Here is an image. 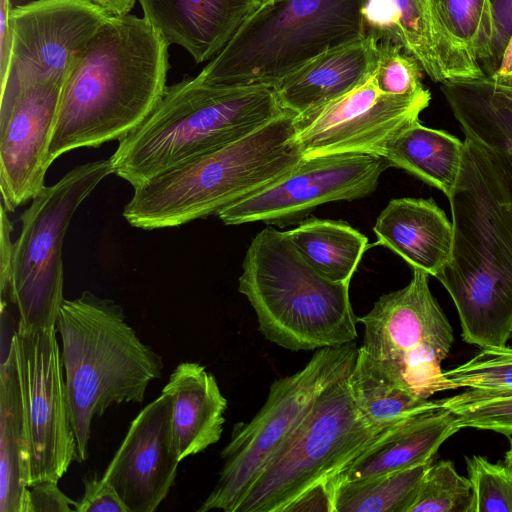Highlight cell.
I'll return each mask as SVG.
<instances>
[{"label":"cell","mask_w":512,"mask_h":512,"mask_svg":"<svg viewBox=\"0 0 512 512\" xmlns=\"http://www.w3.org/2000/svg\"><path fill=\"white\" fill-rule=\"evenodd\" d=\"M168 47L145 17H108L64 81L49 162L135 129L167 88Z\"/></svg>","instance_id":"6da1fadb"},{"label":"cell","mask_w":512,"mask_h":512,"mask_svg":"<svg viewBox=\"0 0 512 512\" xmlns=\"http://www.w3.org/2000/svg\"><path fill=\"white\" fill-rule=\"evenodd\" d=\"M448 199L452 248L436 278L455 304L466 343L506 346L512 336V194L489 154L468 138Z\"/></svg>","instance_id":"7a4b0ae2"},{"label":"cell","mask_w":512,"mask_h":512,"mask_svg":"<svg viewBox=\"0 0 512 512\" xmlns=\"http://www.w3.org/2000/svg\"><path fill=\"white\" fill-rule=\"evenodd\" d=\"M287 112L264 85L167 86L148 116L119 140L112 173L133 188L185 161L237 141Z\"/></svg>","instance_id":"3957f363"},{"label":"cell","mask_w":512,"mask_h":512,"mask_svg":"<svg viewBox=\"0 0 512 512\" xmlns=\"http://www.w3.org/2000/svg\"><path fill=\"white\" fill-rule=\"evenodd\" d=\"M294 117L287 111L237 141L134 187L123 217L144 230L178 227L218 215L269 186L304 157L295 137Z\"/></svg>","instance_id":"277c9868"},{"label":"cell","mask_w":512,"mask_h":512,"mask_svg":"<svg viewBox=\"0 0 512 512\" xmlns=\"http://www.w3.org/2000/svg\"><path fill=\"white\" fill-rule=\"evenodd\" d=\"M56 328L78 462H83L93 419L116 404L142 403L164 365L125 321L122 307L90 291L63 301Z\"/></svg>","instance_id":"5b68a950"},{"label":"cell","mask_w":512,"mask_h":512,"mask_svg":"<svg viewBox=\"0 0 512 512\" xmlns=\"http://www.w3.org/2000/svg\"><path fill=\"white\" fill-rule=\"evenodd\" d=\"M238 291L253 307L262 335L285 349L317 350L358 337L349 284L315 270L286 231L265 228L256 234L244 257Z\"/></svg>","instance_id":"8992f818"},{"label":"cell","mask_w":512,"mask_h":512,"mask_svg":"<svg viewBox=\"0 0 512 512\" xmlns=\"http://www.w3.org/2000/svg\"><path fill=\"white\" fill-rule=\"evenodd\" d=\"M367 2H264L196 78L210 85L274 88L324 52L366 36Z\"/></svg>","instance_id":"52a82bcc"},{"label":"cell","mask_w":512,"mask_h":512,"mask_svg":"<svg viewBox=\"0 0 512 512\" xmlns=\"http://www.w3.org/2000/svg\"><path fill=\"white\" fill-rule=\"evenodd\" d=\"M110 174L109 159L77 165L46 186L21 214L9 295L19 315L17 332L56 328L65 300L62 248L66 232L82 202Z\"/></svg>","instance_id":"ba28073f"},{"label":"cell","mask_w":512,"mask_h":512,"mask_svg":"<svg viewBox=\"0 0 512 512\" xmlns=\"http://www.w3.org/2000/svg\"><path fill=\"white\" fill-rule=\"evenodd\" d=\"M358 349L355 341L317 349L301 370L272 383L258 413L249 422L234 426L220 454L224 462L219 479L198 512H236L252 483L317 398L350 374Z\"/></svg>","instance_id":"9c48e42d"},{"label":"cell","mask_w":512,"mask_h":512,"mask_svg":"<svg viewBox=\"0 0 512 512\" xmlns=\"http://www.w3.org/2000/svg\"><path fill=\"white\" fill-rule=\"evenodd\" d=\"M348 376L317 398L252 483L236 512H283L303 492L333 477L380 433L359 415Z\"/></svg>","instance_id":"30bf717a"},{"label":"cell","mask_w":512,"mask_h":512,"mask_svg":"<svg viewBox=\"0 0 512 512\" xmlns=\"http://www.w3.org/2000/svg\"><path fill=\"white\" fill-rule=\"evenodd\" d=\"M429 275L413 270L403 288L384 294L357 322L364 326L360 346L400 387L429 398L453 390L442 362L454 341L453 328L429 288Z\"/></svg>","instance_id":"8fae6325"},{"label":"cell","mask_w":512,"mask_h":512,"mask_svg":"<svg viewBox=\"0 0 512 512\" xmlns=\"http://www.w3.org/2000/svg\"><path fill=\"white\" fill-rule=\"evenodd\" d=\"M107 18L86 0H35L12 8L9 62L0 81V110L31 86L64 84L89 40Z\"/></svg>","instance_id":"7c38bea8"},{"label":"cell","mask_w":512,"mask_h":512,"mask_svg":"<svg viewBox=\"0 0 512 512\" xmlns=\"http://www.w3.org/2000/svg\"><path fill=\"white\" fill-rule=\"evenodd\" d=\"M17 359L28 443V487L58 482L78 446L70 420L56 328L11 336Z\"/></svg>","instance_id":"4fadbf2b"},{"label":"cell","mask_w":512,"mask_h":512,"mask_svg":"<svg viewBox=\"0 0 512 512\" xmlns=\"http://www.w3.org/2000/svg\"><path fill=\"white\" fill-rule=\"evenodd\" d=\"M387 167L384 157L373 153L303 157L289 173L223 209L217 216L226 225L259 221L287 225L319 205L370 195Z\"/></svg>","instance_id":"5bb4252c"},{"label":"cell","mask_w":512,"mask_h":512,"mask_svg":"<svg viewBox=\"0 0 512 512\" xmlns=\"http://www.w3.org/2000/svg\"><path fill=\"white\" fill-rule=\"evenodd\" d=\"M427 89L414 96L381 93L372 76L348 93L295 114V137L304 157L330 153L382 154L402 129L429 106Z\"/></svg>","instance_id":"9a60e30c"},{"label":"cell","mask_w":512,"mask_h":512,"mask_svg":"<svg viewBox=\"0 0 512 512\" xmlns=\"http://www.w3.org/2000/svg\"><path fill=\"white\" fill-rule=\"evenodd\" d=\"M179 462L172 397L162 391L133 419L102 478L129 512H154L174 485Z\"/></svg>","instance_id":"2e32d148"},{"label":"cell","mask_w":512,"mask_h":512,"mask_svg":"<svg viewBox=\"0 0 512 512\" xmlns=\"http://www.w3.org/2000/svg\"><path fill=\"white\" fill-rule=\"evenodd\" d=\"M61 83H43L19 93L0 110L1 205L7 212L34 199L46 186L48 151Z\"/></svg>","instance_id":"e0dca14e"},{"label":"cell","mask_w":512,"mask_h":512,"mask_svg":"<svg viewBox=\"0 0 512 512\" xmlns=\"http://www.w3.org/2000/svg\"><path fill=\"white\" fill-rule=\"evenodd\" d=\"M146 20L196 63L212 60L261 0H138Z\"/></svg>","instance_id":"ac0fdd59"},{"label":"cell","mask_w":512,"mask_h":512,"mask_svg":"<svg viewBox=\"0 0 512 512\" xmlns=\"http://www.w3.org/2000/svg\"><path fill=\"white\" fill-rule=\"evenodd\" d=\"M440 89L465 138L489 154L512 194V81L485 74L448 80Z\"/></svg>","instance_id":"d6986e66"},{"label":"cell","mask_w":512,"mask_h":512,"mask_svg":"<svg viewBox=\"0 0 512 512\" xmlns=\"http://www.w3.org/2000/svg\"><path fill=\"white\" fill-rule=\"evenodd\" d=\"M460 429L455 414L442 406L416 415L380 432L328 481L364 479L433 461Z\"/></svg>","instance_id":"ffe728a7"},{"label":"cell","mask_w":512,"mask_h":512,"mask_svg":"<svg viewBox=\"0 0 512 512\" xmlns=\"http://www.w3.org/2000/svg\"><path fill=\"white\" fill-rule=\"evenodd\" d=\"M377 243L402 257L413 270L436 277L447 263L452 221L432 198L390 200L376 219Z\"/></svg>","instance_id":"44dd1931"},{"label":"cell","mask_w":512,"mask_h":512,"mask_svg":"<svg viewBox=\"0 0 512 512\" xmlns=\"http://www.w3.org/2000/svg\"><path fill=\"white\" fill-rule=\"evenodd\" d=\"M377 44L366 34L311 60L274 87L280 105L297 115L353 90L374 73Z\"/></svg>","instance_id":"7402d4cb"},{"label":"cell","mask_w":512,"mask_h":512,"mask_svg":"<svg viewBox=\"0 0 512 512\" xmlns=\"http://www.w3.org/2000/svg\"><path fill=\"white\" fill-rule=\"evenodd\" d=\"M433 17L444 80L485 75L480 63L494 59L493 1L433 0Z\"/></svg>","instance_id":"603a6c76"},{"label":"cell","mask_w":512,"mask_h":512,"mask_svg":"<svg viewBox=\"0 0 512 512\" xmlns=\"http://www.w3.org/2000/svg\"><path fill=\"white\" fill-rule=\"evenodd\" d=\"M162 391L172 397L173 435L180 461L220 440L227 399L203 365L180 363Z\"/></svg>","instance_id":"cb8c5ba5"},{"label":"cell","mask_w":512,"mask_h":512,"mask_svg":"<svg viewBox=\"0 0 512 512\" xmlns=\"http://www.w3.org/2000/svg\"><path fill=\"white\" fill-rule=\"evenodd\" d=\"M28 443L16 352L0 365V512H27Z\"/></svg>","instance_id":"d4e9b609"},{"label":"cell","mask_w":512,"mask_h":512,"mask_svg":"<svg viewBox=\"0 0 512 512\" xmlns=\"http://www.w3.org/2000/svg\"><path fill=\"white\" fill-rule=\"evenodd\" d=\"M366 34L391 40L415 57L436 83L444 82L437 51L433 0H368Z\"/></svg>","instance_id":"484cf974"},{"label":"cell","mask_w":512,"mask_h":512,"mask_svg":"<svg viewBox=\"0 0 512 512\" xmlns=\"http://www.w3.org/2000/svg\"><path fill=\"white\" fill-rule=\"evenodd\" d=\"M463 152V141L417 120L390 140L381 156L389 166L406 170L448 197L459 176Z\"/></svg>","instance_id":"4316f807"},{"label":"cell","mask_w":512,"mask_h":512,"mask_svg":"<svg viewBox=\"0 0 512 512\" xmlns=\"http://www.w3.org/2000/svg\"><path fill=\"white\" fill-rule=\"evenodd\" d=\"M347 381L359 415L367 425L379 432L441 407L439 400L416 396L398 386L361 347Z\"/></svg>","instance_id":"83f0119b"},{"label":"cell","mask_w":512,"mask_h":512,"mask_svg":"<svg viewBox=\"0 0 512 512\" xmlns=\"http://www.w3.org/2000/svg\"><path fill=\"white\" fill-rule=\"evenodd\" d=\"M286 233L315 270L338 283L350 284L368 247L367 237L343 221L311 218Z\"/></svg>","instance_id":"f1b7e54d"},{"label":"cell","mask_w":512,"mask_h":512,"mask_svg":"<svg viewBox=\"0 0 512 512\" xmlns=\"http://www.w3.org/2000/svg\"><path fill=\"white\" fill-rule=\"evenodd\" d=\"M432 461L364 479L329 483L334 512H408Z\"/></svg>","instance_id":"f546056e"},{"label":"cell","mask_w":512,"mask_h":512,"mask_svg":"<svg viewBox=\"0 0 512 512\" xmlns=\"http://www.w3.org/2000/svg\"><path fill=\"white\" fill-rule=\"evenodd\" d=\"M472 503L469 479L441 460L426 471L408 512H472Z\"/></svg>","instance_id":"4dcf8cb0"},{"label":"cell","mask_w":512,"mask_h":512,"mask_svg":"<svg viewBox=\"0 0 512 512\" xmlns=\"http://www.w3.org/2000/svg\"><path fill=\"white\" fill-rule=\"evenodd\" d=\"M439 402L455 414L461 429L490 430L512 437V391L466 390Z\"/></svg>","instance_id":"1f68e13d"},{"label":"cell","mask_w":512,"mask_h":512,"mask_svg":"<svg viewBox=\"0 0 512 512\" xmlns=\"http://www.w3.org/2000/svg\"><path fill=\"white\" fill-rule=\"evenodd\" d=\"M444 376L453 389L511 392L512 348L507 345L481 348L467 362L444 370Z\"/></svg>","instance_id":"d6a6232c"},{"label":"cell","mask_w":512,"mask_h":512,"mask_svg":"<svg viewBox=\"0 0 512 512\" xmlns=\"http://www.w3.org/2000/svg\"><path fill=\"white\" fill-rule=\"evenodd\" d=\"M423 69L418 60L391 40L377 44L374 81L378 90L393 96H414L427 89L422 84Z\"/></svg>","instance_id":"836d02e7"},{"label":"cell","mask_w":512,"mask_h":512,"mask_svg":"<svg viewBox=\"0 0 512 512\" xmlns=\"http://www.w3.org/2000/svg\"><path fill=\"white\" fill-rule=\"evenodd\" d=\"M471 484L472 512H512V471L485 457H465Z\"/></svg>","instance_id":"e575fe53"},{"label":"cell","mask_w":512,"mask_h":512,"mask_svg":"<svg viewBox=\"0 0 512 512\" xmlns=\"http://www.w3.org/2000/svg\"><path fill=\"white\" fill-rule=\"evenodd\" d=\"M84 493L75 501V512H129L115 488L98 475L83 478Z\"/></svg>","instance_id":"d590c367"},{"label":"cell","mask_w":512,"mask_h":512,"mask_svg":"<svg viewBox=\"0 0 512 512\" xmlns=\"http://www.w3.org/2000/svg\"><path fill=\"white\" fill-rule=\"evenodd\" d=\"M74 504L56 481H43L29 487L27 512H72Z\"/></svg>","instance_id":"8d00e7d4"},{"label":"cell","mask_w":512,"mask_h":512,"mask_svg":"<svg viewBox=\"0 0 512 512\" xmlns=\"http://www.w3.org/2000/svg\"><path fill=\"white\" fill-rule=\"evenodd\" d=\"M13 223L8 217V212L1 205V233H0V292L1 306L7 305L10 295L11 269L13 257V243L11 233Z\"/></svg>","instance_id":"74e56055"},{"label":"cell","mask_w":512,"mask_h":512,"mask_svg":"<svg viewBox=\"0 0 512 512\" xmlns=\"http://www.w3.org/2000/svg\"><path fill=\"white\" fill-rule=\"evenodd\" d=\"M327 511L334 512L332 486L320 482L293 500L283 512Z\"/></svg>","instance_id":"f35d334b"},{"label":"cell","mask_w":512,"mask_h":512,"mask_svg":"<svg viewBox=\"0 0 512 512\" xmlns=\"http://www.w3.org/2000/svg\"><path fill=\"white\" fill-rule=\"evenodd\" d=\"M496 24L494 45L495 68L502 56L504 47L512 33V0H492ZM494 68V70H495ZM493 70V71H494Z\"/></svg>","instance_id":"ab89813d"},{"label":"cell","mask_w":512,"mask_h":512,"mask_svg":"<svg viewBox=\"0 0 512 512\" xmlns=\"http://www.w3.org/2000/svg\"><path fill=\"white\" fill-rule=\"evenodd\" d=\"M11 10L10 0H0V81L6 74L9 62L11 44L9 18Z\"/></svg>","instance_id":"60d3db41"},{"label":"cell","mask_w":512,"mask_h":512,"mask_svg":"<svg viewBox=\"0 0 512 512\" xmlns=\"http://www.w3.org/2000/svg\"><path fill=\"white\" fill-rule=\"evenodd\" d=\"M108 17H124L130 13L136 0H86Z\"/></svg>","instance_id":"b9f144b4"},{"label":"cell","mask_w":512,"mask_h":512,"mask_svg":"<svg viewBox=\"0 0 512 512\" xmlns=\"http://www.w3.org/2000/svg\"><path fill=\"white\" fill-rule=\"evenodd\" d=\"M490 74L501 79H512V33L495 70Z\"/></svg>","instance_id":"7bdbcfd3"},{"label":"cell","mask_w":512,"mask_h":512,"mask_svg":"<svg viewBox=\"0 0 512 512\" xmlns=\"http://www.w3.org/2000/svg\"><path fill=\"white\" fill-rule=\"evenodd\" d=\"M510 439L509 449L505 454L504 465L512 471V437Z\"/></svg>","instance_id":"ee69618b"},{"label":"cell","mask_w":512,"mask_h":512,"mask_svg":"<svg viewBox=\"0 0 512 512\" xmlns=\"http://www.w3.org/2000/svg\"><path fill=\"white\" fill-rule=\"evenodd\" d=\"M261 1H262V3H264V2H268V1H270V0H261Z\"/></svg>","instance_id":"f6af8a7d"},{"label":"cell","mask_w":512,"mask_h":512,"mask_svg":"<svg viewBox=\"0 0 512 512\" xmlns=\"http://www.w3.org/2000/svg\"><path fill=\"white\" fill-rule=\"evenodd\" d=\"M509 80H511V81H512V79H509Z\"/></svg>","instance_id":"bcb514c9"}]
</instances>
